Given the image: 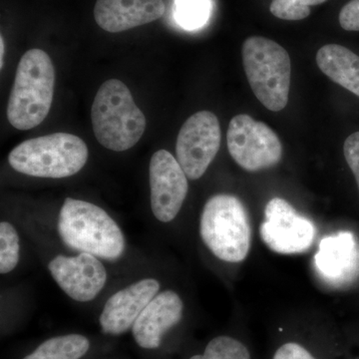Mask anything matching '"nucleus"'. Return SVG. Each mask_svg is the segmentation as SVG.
I'll return each mask as SVG.
<instances>
[{"instance_id":"6e6552de","label":"nucleus","mask_w":359,"mask_h":359,"mask_svg":"<svg viewBox=\"0 0 359 359\" xmlns=\"http://www.w3.org/2000/svg\"><path fill=\"white\" fill-rule=\"evenodd\" d=\"M219 146L221 128L214 113L200 111L184 123L177 138L176 155L188 179L198 180L205 173Z\"/></svg>"},{"instance_id":"aec40b11","label":"nucleus","mask_w":359,"mask_h":359,"mask_svg":"<svg viewBox=\"0 0 359 359\" xmlns=\"http://www.w3.org/2000/svg\"><path fill=\"white\" fill-rule=\"evenodd\" d=\"M190 359H250V354L244 344L223 335L212 339L204 354L194 355Z\"/></svg>"},{"instance_id":"9d476101","label":"nucleus","mask_w":359,"mask_h":359,"mask_svg":"<svg viewBox=\"0 0 359 359\" xmlns=\"http://www.w3.org/2000/svg\"><path fill=\"white\" fill-rule=\"evenodd\" d=\"M151 208L158 221L169 223L181 211L188 194V177L178 160L167 150L153 154L149 166Z\"/></svg>"},{"instance_id":"423d86ee","label":"nucleus","mask_w":359,"mask_h":359,"mask_svg":"<svg viewBox=\"0 0 359 359\" xmlns=\"http://www.w3.org/2000/svg\"><path fill=\"white\" fill-rule=\"evenodd\" d=\"M242 56L250 88L259 102L273 112L282 111L289 102V53L273 40L252 36L244 42Z\"/></svg>"},{"instance_id":"f8f14e48","label":"nucleus","mask_w":359,"mask_h":359,"mask_svg":"<svg viewBox=\"0 0 359 359\" xmlns=\"http://www.w3.org/2000/svg\"><path fill=\"white\" fill-rule=\"evenodd\" d=\"M159 290L157 280L144 278L113 294L104 306L99 318L104 334L120 335L128 332Z\"/></svg>"},{"instance_id":"6ab92c4d","label":"nucleus","mask_w":359,"mask_h":359,"mask_svg":"<svg viewBox=\"0 0 359 359\" xmlns=\"http://www.w3.org/2000/svg\"><path fill=\"white\" fill-rule=\"evenodd\" d=\"M20 237L15 228L8 222L0 224V273H11L20 262Z\"/></svg>"},{"instance_id":"a878e982","label":"nucleus","mask_w":359,"mask_h":359,"mask_svg":"<svg viewBox=\"0 0 359 359\" xmlns=\"http://www.w3.org/2000/svg\"><path fill=\"white\" fill-rule=\"evenodd\" d=\"M0 50H1V53H0V67H4V37H0Z\"/></svg>"},{"instance_id":"39448f33","label":"nucleus","mask_w":359,"mask_h":359,"mask_svg":"<svg viewBox=\"0 0 359 359\" xmlns=\"http://www.w3.org/2000/svg\"><path fill=\"white\" fill-rule=\"evenodd\" d=\"M200 233L208 249L222 261L240 263L249 254V215L235 196L219 194L208 200L201 216Z\"/></svg>"},{"instance_id":"9b49d317","label":"nucleus","mask_w":359,"mask_h":359,"mask_svg":"<svg viewBox=\"0 0 359 359\" xmlns=\"http://www.w3.org/2000/svg\"><path fill=\"white\" fill-rule=\"evenodd\" d=\"M48 269L59 287L79 302L93 301L107 282V271L99 257L86 252L55 257Z\"/></svg>"},{"instance_id":"7ed1b4c3","label":"nucleus","mask_w":359,"mask_h":359,"mask_svg":"<svg viewBox=\"0 0 359 359\" xmlns=\"http://www.w3.org/2000/svg\"><path fill=\"white\" fill-rule=\"evenodd\" d=\"M91 121L97 141L115 152L134 147L147 125L128 87L118 79L107 80L99 87L92 104Z\"/></svg>"},{"instance_id":"a211bd4d","label":"nucleus","mask_w":359,"mask_h":359,"mask_svg":"<svg viewBox=\"0 0 359 359\" xmlns=\"http://www.w3.org/2000/svg\"><path fill=\"white\" fill-rule=\"evenodd\" d=\"M210 11L209 0H175V18L186 29H196L204 25Z\"/></svg>"},{"instance_id":"4468645a","label":"nucleus","mask_w":359,"mask_h":359,"mask_svg":"<svg viewBox=\"0 0 359 359\" xmlns=\"http://www.w3.org/2000/svg\"><path fill=\"white\" fill-rule=\"evenodd\" d=\"M183 309V302L174 290L160 292L135 321L132 327L135 341L144 349L158 348L163 335L181 321Z\"/></svg>"},{"instance_id":"f257e3e1","label":"nucleus","mask_w":359,"mask_h":359,"mask_svg":"<svg viewBox=\"0 0 359 359\" xmlns=\"http://www.w3.org/2000/svg\"><path fill=\"white\" fill-rule=\"evenodd\" d=\"M58 233L69 249L116 261L125 252V237L102 208L86 201L67 198L58 218Z\"/></svg>"},{"instance_id":"ddd939ff","label":"nucleus","mask_w":359,"mask_h":359,"mask_svg":"<svg viewBox=\"0 0 359 359\" xmlns=\"http://www.w3.org/2000/svg\"><path fill=\"white\" fill-rule=\"evenodd\" d=\"M316 271L332 285L351 283L359 273V245L351 231H341L321 240L314 257Z\"/></svg>"},{"instance_id":"2eb2a0df","label":"nucleus","mask_w":359,"mask_h":359,"mask_svg":"<svg viewBox=\"0 0 359 359\" xmlns=\"http://www.w3.org/2000/svg\"><path fill=\"white\" fill-rule=\"evenodd\" d=\"M165 13L163 0H97L94 18L105 32H126L159 20Z\"/></svg>"},{"instance_id":"0eeeda50","label":"nucleus","mask_w":359,"mask_h":359,"mask_svg":"<svg viewBox=\"0 0 359 359\" xmlns=\"http://www.w3.org/2000/svg\"><path fill=\"white\" fill-rule=\"evenodd\" d=\"M226 140L231 158L245 171L269 169L282 159L283 146L278 135L249 115L235 116L231 120Z\"/></svg>"},{"instance_id":"4be33fe9","label":"nucleus","mask_w":359,"mask_h":359,"mask_svg":"<svg viewBox=\"0 0 359 359\" xmlns=\"http://www.w3.org/2000/svg\"><path fill=\"white\" fill-rule=\"evenodd\" d=\"M344 157L355 177L359 189V132L349 135L344 145Z\"/></svg>"},{"instance_id":"393cba45","label":"nucleus","mask_w":359,"mask_h":359,"mask_svg":"<svg viewBox=\"0 0 359 359\" xmlns=\"http://www.w3.org/2000/svg\"><path fill=\"white\" fill-rule=\"evenodd\" d=\"M292 1H294L297 4H301V6L309 7L311 6H318V4H323V2L327 1V0H292Z\"/></svg>"},{"instance_id":"412c9836","label":"nucleus","mask_w":359,"mask_h":359,"mask_svg":"<svg viewBox=\"0 0 359 359\" xmlns=\"http://www.w3.org/2000/svg\"><path fill=\"white\" fill-rule=\"evenodd\" d=\"M269 11L276 18L283 20H302L311 13L309 6L295 4L292 0H273Z\"/></svg>"},{"instance_id":"b1692460","label":"nucleus","mask_w":359,"mask_h":359,"mask_svg":"<svg viewBox=\"0 0 359 359\" xmlns=\"http://www.w3.org/2000/svg\"><path fill=\"white\" fill-rule=\"evenodd\" d=\"M273 359H316L301 344L289 342L276 351Z\"/></svg>"},{"instance_id":"f03ea898","label":"nucleus","mask_w":359,"mask_h":359,"mask_svg":"<svg viewBox=\"0 0 359 359\" xmlns=\"http://www.w3.org/2000/svg\"><path fill=\"white\" fill-rule=\"evenodd\" d=\"M55 70L50 56L41 49H30L21 57L8 105L7 119L15 129L39 126L49 114L53 101Z\"/></svg>"},{"instance_id":"5701e85b","label":"nucleus","mask_w":359,"mask_h":359,"mask_svg":"<svg viewBox=\"0 0 359 359\" xmlns=\"http://www.w3.org/2000/svg\"><path fill=\"white\" fill-rule=\"evenodd\" d=\"M340 26L347 32H359V0H351L339 13Z\"/></svg>"},{"instance_id":"dca6fc26","label":"nucleus","mask_w":359,"mask_h":359,"mask_svg":"<svg viewBox=\"0 0 359 359\" xmlns=\"http://www.w3.org/2000/svg\"><path fill=\"white\" fill-rule=\"evenodd\" d=\"M320 69L332 81L359 97V56L346 47L327 44L316 54Z\"/></svg>"},{"instance_id":"f3484780","label":"nucleus","mask_w":359,"mask_h":359,"mask_svg":"<svg viewBox=\"0 0 359 359\" xmlns=\"http://www.w3.org/2000/svg\"><path fill=\"white\" fill-rule=\"evenodd\" d=\"M89 348V339L84 335H60L45 340L23 359H80Z\"/></svg>"},{"instance_id":"1a4fd4ad","label":"nucleus","mask_w":359,"mask_h":359,"mask_svg":"<svg viewBox=\"0 0 359 359\" xmlns=\"http://www.w3.org/2000/svg\"><path fill=\"white\" fill-rule=\"evenodd\" d=\"M259 233L264 244L273 252L294 255L306 252L311 247L316 228L287 201L273 198L266 204Z\"/></svg>"},{"instance_id":"20e7f679","label":"nucleus","mask_w":359,"mask_h":359,"mask_svg":"<svg viewBox=\"0 0 359 359\" xmlns=\"http://www.w3.org/2000/svg\"><path fill=\"white\" fill-rule=\"evenodd\" d=\"M88 148L76 135L55 133L20 143L8 155L11 168L37 178L62 179L81 171Z\"/></svg>"}]
</instances>
